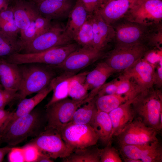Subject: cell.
Listing matches in <instances>:
<instances>
[{
    "label": "cell",
    "mask_w": 162,
    "mask_h": 162,
    "mask_svg": "<svg viewBox=\"0 0 162 162\" xmlns=\"http://www.w3.org/2000/svg\"><path fill=\"white\" fill-rule=\"evenodd\" d=\"M115 32V46L144 45L150 50H161L162 23L146 25L129 21L122 17L111 25Z\"/></svg>",
    "instance_id": "1"
},
{
    "label": "cell",
    "mask_w": 162,
    "mask_h": 162,
    "mask_svg": "<svg viewBox=\"0 0 162 162\" xmlns=\"http://www.w3.org/2000/svg\"><path fill=\"white\" fill-rule=\"evenodd\" d=\"M132 106L135 118L158 133L162 128L160 116L162 114V94L152 88L141 92L133 100Z\"/></svg>",
    "instance_id": "2"
},
{
    "label": "cell",
    "mask_w": 162,
    "mask_h": 162,
    "mask_svg": "<svg viewBox=\"0 0 162 162\" xmlns=\"http://www.w3.org/2000/svg\"><path fill=\"white\" fill-rule=\"evenodd\" d=\"M42 124V117L37 110L16 119L0 134V143H6L12 146L22 142L29 137L39 133L38 132Z\"/></svg>",
    "instance_id": "3"
},
{
    "label": "cell",
    "mask_w": 162,
    "mask_h": 162,
    "mask_svg": "<svg viewBox=\"0 0 162 162\" xmlns=\"http://www.w3.org/2000/svg\"><path fill=\"white\" fill-rule=\"evenodd\" d=\"M76 42L52 48L37 52H17L3 58L7 62L17 65L42 63L56 66L62 63L72 52L79 48Z\"/></svg>",
    "instance_id": "4"
},
{
    "label": "cell",
    "mask_w": 162,
    "mask_h": 162,
    "mask_svg": "<svg viewBox=\"0 0 162 162\" xmlns=\"http://www.w3.org/2000/svg\"><path fill=\"white\" fill-rule=\"evenodd\" d=\"M25 64L20 66L21 79L17 92V98L20 100L31 94L43 90L53 78L52 73L44 67L36 65Z\"/></svg>",
    "instance_id": "5"
},
{
    "label": "cell",
    "mask_w": 162,
    "mask_h": 162,
    "mask_svg": "<svg viewBox=\"0 0 162 162\" xmlns=\"http://www.w3.org/2000/svg\"><path fill=\"white\" fill-rule=\"evenodd\" d=\"M74 40L66 32L65 27L52 24L46 32L33 40L27 42L20 40L19 52L34 53L42 52L55 47L73 43Z\"/></svg>",
    "instance_id": "6"
},
{
    "label": "cell",
    "mask_w": 162,
    "mask_h": 162,
    "mask_svg": "<svg viewBox=\"0 0 162 162\" xmlns=\"http://www.w3.org/2000/svg\"><path fill=\"white\" fill-rule=\"evenodd\" d=\"M93 98L89 95L80 100L67 98L46 108L47 124L46 128L54 130L60 134L63 128L71 122L76 110Z\"/></svg>",
    "instance_id": "7"
},
{
    "label": "cell",
    "mask_w": 162,
    "mask_h": 162,
    "mask_svg": "<svg viewBox=\"0 0 162 162\" xmlns=\"http://www.w3.org/2000/svg\"><path fill=\"white\" fill-rule=\"evenodd\" d=\"M149 50L146 46L140 44L115 46L107 53L105 62L116 72L124 71L143 58Z\"/></svg>",
    "instance_id": "8"
},
{
    "label": "cell",
    "mask_w": 162,
    "mask_h": 162,
    "mask_svg": "<svg viewBox=\"0 0 162 162\" xmlns=\"http://www.w3.org/2000/svg\"><path fill=\"white\" fill-rule=\"evenodd\" d=\"M29 143L36 146L40 153L52 159L65 158L73 151L65 142L60 134L50 129L46 128Z\"/></svg>",
    "instance_id": "9"
},
{
    "label": "cell",
    "mask_w": 162,
    "mask_h": 162,
    "mask_svg": "<svg viewBox=\"0 0 162 162\" xmlns=\"http://www.w3.org/2000/svg\"><path fill=\"white\" fill-rule=\"evenodd\" d=\"M129 21L146 25L162 23V0H135L123 17Z\"/></svg>",
    "instance_id": "10"
},
{
    "label": "cell",
    "mask_w": 162,
    "mask_h": 162,
    "mask_svg": "<svg viewBox=\"0 0 162 162\" xmlns=\"http://www.w3.org/2000/svg\"><path fill=\"white\" fill-rule=\"evenodd\" d=\"M60 134L65 142L73 150L96 145L99 140L97 133L91 125L71 122L63 128Z\"/></svg>",
    "instance_id": "11"
},
{
    "label": "cell",
    "mask_w": 162,
    "mask_h": 162,
    "mask_svg": "<svg viewBox=\"0 0 162 162\" xmlns=\"http://www.w3.org/2000/svg\"><path fill=\"white\" fill-rule=\"evenodd\" d=\"M107 53L93 47H81L71 52L62 63L53 66L66 72L74 73L105 57Z\"/></svg>",
    "instance_id": "12"
},
{
    "label": "cell",
    "mask_w": 162,
    "mask_h": 162,
    "mask_svg": "<svg viewBox=\"0 0 162 162\" xmlns=\"http://www.w3.org/2000/svg\"><path fill=\"white\" fill-rule=\"evenodd\" d=\"M158 133L139 119L133 121L120 134L115 136L118 146L141 145L158 140Z\"/></svg>",
    "instance_id": "13"
},
{
    "label": "cell",
    "mask_w": 162,
    "mask_h": 162,
    "mask_svg": "<svg viewBox=\"0 0 162 162\" xmlns=\"http://www.w3.org/2000/svg\"><path fill=\"white\" fill-rule=\"evenodd\" d=\"M119 149L123 158L140 160L142 162H162V146L159 140L141 145H121Z\"/></svg>",
    "instance_id": "14"
},
{
    "label": "cell",
    "mask_w": 162,
    "mask_h": 162,
    "mask_svg": "<svg viewBox=\"0 0 162 162\" xmlns=\"http://www.w3.org/2000/svg\"><path fill=\"white\" fill-rule=\"evenodd\" d=\"M155 70L154 65L143 58L123 71L120 76L131 80L142 92L153 87Z\"/></svg>",
    "instance_id": "15"
},
{
    "label": "cell",
    "mask_w": 162,
    "mask_h": 162,
    "mask_svg": "<svg viewBox=\"0 0 162 162\" xmlns=\"http://www.w3.org/2000/svg\"><path fill=\"white\" fill-rule=\"evenodd\" d=\"M89 14L93 28V46L97 49L105 51L110 43H114V30L112 26L104 20L98 10Z\"/></svg>",
    "instance_id": "16"
},
{
    "label": "cell",
    "mask_w": 162,
    "mask_h": 162,
    "mask_svg": "<svg viewBox=\"0 0 162 162\" xmlns=\"http://www.w3.org/2000/svg\"><path fill=\"white\" fill-rule=\"evenodd\" d=\"M12 6L15 21L20 32L27 29L40 15L37 4L24 0H16Z\"/></svg>",
    "instance_id": "17"
},
{
    "label": "cell",
    "mask_w": 162,
    "mask_h": 162,
    "mask_svg": "<svg viewBox=\"0 0 162 162\" xmlns=\"http://www.w3.org/2000/svg\"><path fill=\"white\" fill-rule=\"evenodd\" d=\"M133 100L126 101L108 113L112 126V138L121 133L134 119L132 106Z\"/></svg>",
    "instance_id": "18"
},
{
    "label": "cell",
    "mask_w": 162,
    "mask_h": 162,
    "mask_svg": "<svg viewBox=\"0 0 162 162\" xmlns=\"http://www.w3.org/2000/svg\"><path fill=\"white\" fill-rule=\"evenodd\" d=\"M135 0H107L98 11L104 20L111 25L123 17L132 6Z\"/></svg>",
    "instance_id": "19"
},
{
    "label": "cell",
    "mask_w": 162,
    "mask_h": 162,
    "mask_svg": "<svg viewBox=\"0 0 162 162\" xmlns=\"http://www.w3.org/2000/svg\"><path fill=\"white\" fill-rule=\"evenodd\" d=\"M37 4L40 15L51 21L68 18L73 6L69 0H42Z\"/></svg>",
    "instance_id": "20"
},
{
    "label": "cell",
    "mask_w": 162,
    "mask_h": 162,
    "mask_svg": "<svg viewBox=\"0 0 162 162\" xmlns=\"http://www.w3.org/2000/svg\"><path fill=\"white\" fill-rule=\"evenodd\" d=\"M53 84L50 82L49 85L34 96L25 98L20 100L16 110L12 111L6 122L2 132L11 123L17 118L28 114L42 101L53 89Z\"/></svg>",
    "instance_id": "21"
},
{
    "label": "cell",
    "mask_w": 162,
    "mask_h": 162,
    "mask_svg": "<svg viewBox=\"0 0 162 162\" xmlns=\"http://www.w3.org/2000/svg\"><path fill=\"white\" fill-rule=\"evenodd\" d=\"M21 79L18 65L0 58V82L4 88L18 91Z\"/></svg>",
    "instance_id": "22"
},
{
    "label": "cell",
    "mask_w": 162,
    "mask_h": 162,
    "mask_svg": "<svg viewBox=\"0 0 162 162\" xmlns=\"http://www.w3.org/2000/svg\"><path fill=\"white\" fill-rule=\"evenodd\" d=\"M116 72L104 61L99 62L92 70L87 73L85 83L88 90L98 93L108 78Z\"/></svg>",
    "instance_id": "23"
},
{
    "label": "cell",
    "mask_w": 162,
    "mask_h": 162,
    "mask_svg": "<svg viewBox=\"0 0 162 162\" xmlns=\"http://www.w3.org/2000/svg\"><path fill=\"white\" fill-rule=\"evenodd\" d=\"M89 14L81 0H76L69 13L68 22L65 26L66 32L73 40L80 28L86 20Z\"/></svg>",
    "instance_id": "24"
},
{
    "label": "cell",
    "mask_w": 162,
    "mask_h": 162,
    "mask_svg": "<svg viewBox=\"0 0 162 162\" xmlns=\"http://www.w3.org/2000/svg\"><path fill=\"white\" fill-rule=\"evenodd\" d=\"M92 126L103 144L112 141V126L108 113L98 110Z\"/></svg>",
    "instance_id": "25"
},
{
    "label": "cell",
    "mask_w": 162,
    "mask_h": 162,
    "mask_svg": "<svg viewBox=\"0 0 162 162\" xmlns=\"http://www.w3.org/2000/svg\"><path fill=\"white\" fill-rule=\"evenodd\" d=\"M74 75V73L66 72L64 74L52 80L53 94L51 99L45 106L46 108L68 97L69 83L72 77Z\"/></svg>",
    "instance_id": "26"
},
{
    "label": "cell",
    "mask_w": 162,
    "mask_h": 162,
    "mask_svg": "<svg viewBox=\"0 0 162 162\" xmlns=\"http://www.w3.org/2000/svg\"><path fill=\"white\" fill-rule=\"evenodd\" d=\"M96 145L73 150L67 157L63 158L64 162H100L102 149Z\"/></svg>",
    "instance_id": "27"
},
{
    "label": "cell",
    "mask_w": 162,
    "mask_h": 162,
    "mask_svg": "<svg viewBox=\"0 0 162 162\" xmlns=\"http://www.w3.org/2000/svg\"><path fill=\"white\" fill-rule=\"evenodd\" d=\"M51 20L40 15L24 30L20 32V40L22 42L30 41L47 31L51 26Z\"/></svg>",
    "instance_id": "28"
},
{
    "label": "cell",
    "mask_w": 162,
    "mask_h": 162,
    "mask_svg": "<svg viewBox=\"0 0 162 162\" xmlns=\"http://www.w3.org/2000/svg\"><path fill=\"white\" fill-rule=\"evenodd\" d=\"M95 101V97L78 108L75 112L70 122L92 126L98 111Z\"/></svg>",
    "instance_id": "29"
},
{
    "label": "cell",
    "mask_w": 162,
    "mask_h": 162,
    "mask_svg": "<svg viewBox=\"0 0 162 162\" xmlns=\"http://www.w3.org/2000/svg\"><path fill=\"white\" fill-rule=\"evenodd\" d=\"M88 72L85 71L72 77L69 83L68 95L72 99L80 100L88 96L89 90L85 83Z\"/></svg>",
    "instance_id": "30"
},
{
    "label": "cell",
    "mask_w": 162,
    "mask_h": 162,
    "mask_svg": "<svg viewBox=\"0 0 162 162\" xmlns=\"http://www.w3.org/2000/svg\"><path fill=\"white\" fill-rule=\"evenodd\" d=\"M127 101L124 96L114 94L96 96L95 102L98 110L109 113Z\"/></svg>",
    "instance_id": "31"
},
{
    "label": "cell",
    "mask_w": 162,
    "mask_h": 162,
    "mask_svg": "<svg viewBox=\"0 0 162 162\" xmlns=\"http://www.w3.org/2000/svg\"><path fill=\"white\" fill-rule=\"evenodd\" d=\"M20 49L19 40L0 31V58L19 52Z\"/></svg>",
    "instance_id": "32"
},
{
    "label": "cell",
    "mask_w": 162,
    "mask_h": 162,
    "mask_svg": "<svg viewBox=\"0 0 162 162\" xmlns=\"http://www.w3.org/2000/svg\"><path fill=\"white\" fill-rule=\"evenodd\" d=\"M73 40L82 47H93V28L89 14L86 21L74 36Z\"/></svg>",
    "instance_id": "33"
},
{
    "label": "cell",
    "mask_w": 162,
    "mask_h": 162,
    "mask_svg": "<svg viewBox=\"0 0 162 162\" xmlns=\"http://www.w3.org/2000/svg\"><path fill=\"white\" fill-rule=\"evenodd\" d=\"M116 94L124 96L127 100H133L141 92L140 89L130 80L121 76L118 77Z\"/></svg>",
    "instance_id": "34"
},
{
    "label": "cell",
    "mask_w": 162,
    "mask_h": 162,
    "mask_svg": "<svg viewBox=\"0 0 162 162\" xmlns=\"http://www.w3.org/2000/svg\"><path fill=\"white\" fill-rule=\"evenodd\" d=\"M112 141L109 142L102 149L100 162H122L119 153L113 146Z\"/></svg>",
    "instance_id": "35"
},
{
    "label": "cell",
    "mask_w": 162,
    "mask_h": 162,
    "mask_svg": "<svg viewBox=\"0 0 162 162\" xmlns=\"http://www.w3.org/2000/svg\"><path fill=\"white\" fill-rule=\"evenodd\" d=\"M0 31L17 38L20 30L16 25L14 18H0Z\"/></svg>",
    "instance_id": "36"
},
{
    "label": "cell",
    "mask_w": 162,
    "mask_h": 162,
    "mask_svg": "<svg viewBox=\"0 0 162 162\" xmlns=\"http://www.w3.org/2000/svg\"><path fill=\"white\" fill-rule=\"evenodd\" d=\"M22 147L25 162H36L40 153L37 147L29 143Z\"/></svg>",
    "instance_id": "37"
},
{
    "label": "cell",
    "mask_w": 162,
    "mask_h": 162,
    "mask_svg": "<svg viewBox=\"0 0 162 162\" xmlns=\"http://www.w3.org/2000/svg\"><path fill=\"white\" fill-rule=\"evenodd\" d=\"M17 98V91L5 88L0 89V109L5 106Z\"/></svg>",
    "instance_id": "38"
},
{
    "label": "cell",
    "mask_w": 162,
    "mask_h": 162,
    "mask_svg": "<svg viewBox=\"0 0 162 162\" xmlns=\"http://www.w3.org/2000/svg\"><path fill=\"white\" fill-rule=\"evenodd\" d=\"M118 80L116 79L104 84L100 88L97 96L116 94Z\"/></svg>",
    "instance_id": "39"
},
{
    "label": "cell",
    "mask_w": 162,
    "mask_h": 162,
    "mask_svg": "<svg viewBox=\"0 0 162 162\" xmlns=\"http://www.w3.org/2000/svg\"><path fill=\"white\" fill-rule=\"evenodd\" d=\"M8 154V159L9 162H25L23 150L22 147H12Z\"/></svg>",
    "instance_id": "40"
},
{
    "label": "cell",
    "mask_w": 162,
    "mask_h": 162,
    "mask_svg": "<svg viewBox=\"0 0 162 162\" xmlns=\"http://www.w3.org/2000/svg\"><path fill=\"white\" fill-rule=\"evenodd\" d=\"M81 1L89 14L98 10L101 5L100 0H81Z\"/></svg>",
    "instance_id": "41"
},
{
    "label": "cell",
    "mask_w": 162,
    "mask_h": 162,
    "mask_svg": "<svg viewBox=\"0 0 162 162\" xmlns=\"http://www.w3.org/2000/svg\"><path fill=\"white\" fill-rule=\"evenodd\" d=\"M159 65L155 70L154 75V85H156L158 88L160 87L162 84V58L158 62Z\"/></svg>",
    "instance_id": "42"
},
{
    "label": "cell",
    "mask_w": 162,
    "mask_h": 162,
    "mask_svg": "<svg viewBox=\"0 0 162 162\" xmlns=\"http://www.w3.org/2000/svg\"><path fill=\"white\" fill-rule=\"evenodd\" d=\"M11 112L10 111L5 110L4 109H0V133L1 132Z\"/></svg>",
    "instance_id": "43"
},
{
    "label": "cell",
    "mask_w": 162,
    "mask_h": 162,
    "mask_svg": "<svg viewBox=\"0 0 162 162\" xmlns=\"http://www.w3.org/2000/svg\"><path fill=\"white\" fill-rule=\"evenodd\" d=\"M12 147L9 146H5L0 148V162H2L4 157L10 150Z\"/></svg>",
    "instance_id": "44"
},
{
    "label": "cell",
    "mask_w": 162,
    "mask_h": 162,
    "mask_svg": "<svg viewBox=\"0 0 162 162\" xmlns=\"http://www.w3.org/2000/svg\"><path fill=\"white\" fill-rule=\"evenodd\" d=\"M48 156L40 153L36 162H52L53 160Z\"/></svg>",
    "instance_id": "45"
},
{
    "label": "cell",
    "mask_w": 162,
    "mask_h": 162,
    "mask_svg": "<svg viewBox=\"0 0 162 162\" xmlns=\"http://www.w3.org/2000/svg\"><path fill=\"white\" fill-rule=\"evenodd\" d=\"M9 0H0V12L6 9L8 6Z\"/></svg>",
    "instance_id": "46"
},
{
    "label": "cell",
    "mask_w": 162,
    "mask_h": 162,
    "mask_svg": "<svg viewBox=\"0 0 162 162\" xmlns=\"http://www.w3.org/2000/svg\"><path fill=\"white\" fill-rule=\"evenodd\" d=\"M123 159L125 162H142L141 160L138 159L126 158H123Z\"/></svg>",
    "instance_id": "47"
},
{
    "label": "cell",
    "mask_w": 162,
    "mask_h": 162,
    "mask_svg": "<svg viewBox=\"0 0 162 162\" xmlns=\"http://www.w3.org/2000/svg\"><path fill=\"white\" fill-rule=\"evenodd\" d=\"M33 2L36 3H37L42 0H24Z\"/></svg>",
    "instance_id": "48"
},
{
    "label": "cell",
    "mask_w": 162,
    "mask_h": 162,
    "mask_svg": "<svg viewBox=\"0 0 162 162\" xmlns=\"http://www.w3.org/2000/svg\"><path fill=\"white\" fill-rule=\"evenodd\" d=\"M101 3V5L104 3L107 0H100Z\"/></svg>",
    "instance_id": "49"
},
{
    "label": "cell",
    "mask_w": 162,
    "mask_h": 162,
    "mask_svg": "<svg viewBox=\"0 0 162 162\" xmlns=\"http://www.w3.org/2000/svg\"><path fill=\"white\" fill-rule=\"evenodd\" d=\"M54 0L59 1L65 2V1H68L69 0Z\"/></svg>",
    "instance_id": "50"
},
{
    "label": "cell",
    "mask_w": 162,
    "mask_h": 162,
    "mask_svg": "<svg viewBox=\"0 0 162 162\" xmlns=\"http://www.w3.org/2000/svg\"><path fill=\"white\" fill-rule=\"evenodd\" d=\"M3 88H4L3 86L1 84H0V89H3Z\"/></svg>",
    "instance_id": "51"
},
{
    "label": "cell",
    "mask_w": 162,
    "mask_h": 162,
    "mask_svg": "<svg viewBox=\"0 0 162 162\" xmlns=\"http://www.w3.org/2000/svg\"><path fill=\"white\" fill-rule=\"evenodd\" d=\"M10 0H9V1H10ZM15 0H14V1H15Z\"/></svg>",
    "instance_id": "52"
}]
</instances>
